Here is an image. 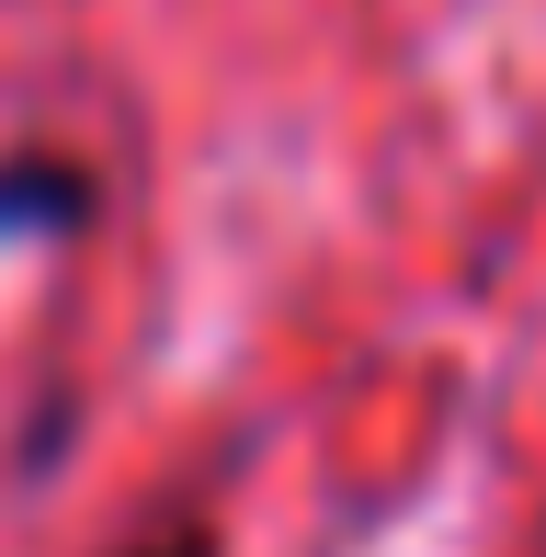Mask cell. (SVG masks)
<instances>
[{"label":"cell","mask_w":546,"mask_h":557,"mask_svg":"<svg viewBox=\"0 0 546 557\" xmlns=\"http://www.w3.org/2000/svg\"><path fill=\"white\" fill-rule=\"evenodd\" d=\"M91 216H103V183L69 148H12L0 160V239H80Z\"/></svg>","instance_id":"obj_1"},{"label":"cell","mask_w":546,"mask_h":557,"mask_svg":"<svg viewBox=\"0 0 546 557\" xmlns=\"http://www.w3.org/2000/svg\"><path fill=\"white\" fill-rule=\"evenodd\" d=\"M126 557H216V535H206V523H171V535H148V546H126Z\"/></svg>","instance_id":"obj_2"}]
</instances>
